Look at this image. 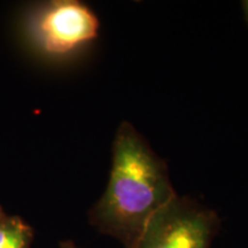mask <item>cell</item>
Instances as JSON below:
<instances>
[{
  "instance_id": "cell-1",
  "label": "cell",
  "mask_w": 248,
  "mask_h": 248,
  "mask_svg": "<svg viewBox=\"0 0 248 248\" xmlns=\"http://www.w3.org/2000/svg\"><path fill=\"white\" fill-rule=\"evenodd\" d=\"M176 195L166 161L132 124L121 123L113 141L109 181L90 212L91 224L131 248L154 214Z\"/></svg>"
},
{
  "instance_id": "cell-2",
  "label": "cell",
  "mask_w": 248,
  "mask_h": 248,
  "mask_svg": "<svg viewBox=\"0 0 248 248\" xmlns=\"http://www.w3.org/2000/svg\"><path fill=\"white\" fill-rule=\"evenodd\" d=\"M218 228L214 210L176 195L154 214L131 248H209Z\"/></svg>"
},
{
  "instance_id": "cell-3",
  "label": "cell",
  "mask_w": 248,
  "mask_h": 248,
  "mask_svg": "<svg viewBox=\"0 0 248 248\" xmlns=\"http://www.w3.org/2000/svg\"><path fill=\"white\" fill-rule=\"evenodd\" d=\"M97 15L77 0L45 2L30 21L32 39L43 53L53 58L70 55L83 48L99 33Z\"/></svg>"
},
{
  "instance_id": "cell-4",
  "label": "cell",
  "mask_w": 248,
  "mask_h": 248,
  "mask_svg": "<svg viewBox=\"0 0 248 248\" xmlns=\"http://www.w3.org/2000/svg\"><path fill=\"white\" fill-rule=\"evenodd\" d=\"M32 228L20 216L0 212V248H31Z\"/></svg>"
},
{
  "instance_id": "cell-5",
  "label": "cell",
  "mask_w": 248,
  "mask_h": 248,
  "mask_svg": "<svg viewBox=\"0 0 248 248\" xmlns=\"http://www.w3.org/2000/svg\"><path fill=\"white\" fill-rule=\"evenodd\" d=\"M60 248H79L77 245L71 240H64L60 243Z\"/></svg>"
},
{
  "instance_id": "cell-6",
  "label": "cell",
  "mask_w": 248,
  "mask_h": 248,
  "mask_svg": "<svg viewBox=\"0 0 248 248\" xmlns=\"http://www.w3.org/2000/svg\"><path fill=\"white\" fill-rule=\"evenodd\" d=\"M243 9H244L245 18H246V21L248 23V0H245V1H243Z\"/></svg>"
},
{
  "instance_id": "cell-7",
  "label": "cell",
  "mask_w": 248,
  "mask_h": 248,
  "mask_svg": "<svg viewBox=\"0 0 248 248\" xmlns=\"http://www.w3.org/2000/svg\"><path fill=\"white\" fill-rule=\"evenodd\" d=\"M1 210H2V208H1V206H0V212H1Z\"/></svg>"
}]
</instances>
